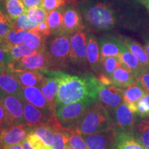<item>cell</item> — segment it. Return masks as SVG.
Returning a JSON list of instances; mask_svg holds the SVG:
<instances>
[{
  "label": "cell",
  "mask_w": 149,
  "mask_h": 149,
  "mask_svg": "<svg viewBox=\"0 0 149 149\" xmlns=\"http://www.w3.org/2000/svg\"><path fill=\"white\" fill-rule=\"evenodd\" d=\"M88 149H115L118 133L115 128L91 135H81Z\"/></svg>",
  "instance_id": "obj_10"
},
{
  "label": "cell",
  "mask_w": 149,
  "mask_h": 149,
  "mask_svg": "<svg viewBox=\"0 0 149 149\" xmlns=\"http://www.w3.org/2000/svg\"><path fill=\"white\" fill-rule=\"evenodd\" d=\"M98 43L101 59L109 57H118L125 46L120 38L113 35L100 37Z\"/></svg>",
  "instance_id": "obj_16"
},
{
  "label": "cell",
  "mask_w": 149,
  "mask_h": 149,
  "mask_svg": "<svg viewBox=\"0 0 149 149\" xmlns=\"http://www.w3.org/2000/svg\"><path fill=\"white\" fill-rule=\"evenodd\" d=\"M132 135L143 146L149 149V117L136 121Z\"/></svg>",
  "instance_id": "obj_26"
},
{
  "label": "cell",
  "mask_w": 149,
  "mask_h": 149,
  "mask_svg": "<svg viewBox=\"0 0 149 149\" xmlns=\"http://www.w3.org/2000/svg\"><path fill=\"white\" fill-rule=\"evenodd\" d=\"M22 146H23V149H35L32 145L30 144V142L28 141V139H25L23 142H22Z\"/></svg>",
  "instance_id": "obj_47"
},
{
  "label": "cell",
  "mask_w": 149,
  "mask_h": 149,
  "mask_svg": "<svg viewBox=\"0 0 149 149\" xmlns=\"http://www.w3.org/2000/svg\"><path fill=\"white\" fill-rule=\"evenodd\" d=\"M2 102L10 126L26 124L22 98L13 95H5Z\"/></svg>",
  "instance_id": "obj_11"
},
{
  "label": "cell",
  "mask_w": 149,
  "mask_h": 149,
  "mask_svg": "<svg viewBox=\"0 0 149 149\" xmlns=\"http://www.w3.org/2000/svg\"><path fill=\"white\" fill-rule=\"evenodd\" d=\"M6 17H8V16L6 15L5 14H3V13L1 11V8H0V19H3V18H6Z\"/></svg>",
  "instance_id": "obj_50"
},
{
  "label": "cell",
  "mask_w": 149,
  "mask_h": 149,
  "mask_svg": "<svg viewBox=\"0 0 149 149\" xmlns=\"http://www.w3.org/2000/svg\"><path fill=\"white\" fill-rule=\"evenodd\" d=\"M66 3V0H42V7L48 15L56 9L64 6Z\"/></svg>",
  "instance_id": "obj_40"
},
{
  "label": "cell",
  "mask_w": 149,
  "mask_h": 149,
  "mask_svg": "<svg viewBox=\"0 0 149 149\" xmlns=\"http://www.w3.org/2000/svg\"><path fill=\"white\" fill-rule=\"evenodd\" d=\"M4 69H5V68H3V67H2L1 65H0V72H1V71H3Z\"/></svg>",
  "instance_id": "obj_55"
},
{
  "label": "cell",
  "mask_w": 149,
  "mask_h": 149,
  "mask_svg": "<svg viewBox=\"0 0 149 149\" xmlns=\"http://www.w3.org/2000/svg\"><path fill=\"white\" fill-rule=\"evenodd\" d=\"M59 85L58 79L55 77L49 74H44V79L39 87L47 101L53 108H55V97L58 91Z\"/></svg>",
  "instance_id": "obj_22"
},
{
  "label": "cell",
  "mask_w": 149,
  "mask_h": 149,
  "mask_svg": "<svg viewBox=\"0 0 149 149\" xmlns=\"http://www.w3.org/2000/svg\"><path fill=\"white\" fill-rule=\"evenodd\" d=\"M4 149H23V146H22V144L13 145V146L7 147V148H6Z\"/></svg>",
  "instance_id": "obj_48"
},
{
  "label": "cell",
  "mask_w": 149,
  "mask_h": 149,
  "mask_svg": "<svg viewBox=\"0 0 149 149\" xmlns=\"http://www.w3.org/2000/svg\"><path fill=\"white\" fill-rule=\"evenodd\" d=\"M123 66L118 57H109L101 59V74L111 79L117 68Z\"/></svg>",
  "instance_id": "obj_31"
},
{
  "label": "cell",
  "mask_w": 149,
  "mask_h": 149,
  "mask_svg": "<svg viewBox=\"0 0 149 149\" xmlns=\"http://www.w3.org/2000/svg\"><path fill=\"white\" fill-rule=\"evenodd\" d=\"M0 1H3V0H0Z\"/></svg>",
  "instance_id": "obj_57"
},
{
  "label": "cell",
  "mask_w": 149,
  "mask_h": 149,
  "mask_svg": "<svg viewBox=\"0 0 149 149\" xmlns=\"http://www.w3.org/2000/svg\"><path fill=\"white\" fill-rule=\"evenodd\" d=\"M27 139L35 149H51V146H47L33 131L29 135Z\"/></svg>",
  "instance_id": "obj_42"
},
{
  "label": "cell",
  "mask_w": 149,
  "mask_h": 149,
  "mask_svg": "<svg viewBox=\"0 0 149 149\" xmlns=\"http://www.w3.org/2000/svg\"><path fill=\"white\" fill-rule=\"evenodd\" d=\"M93 105L94 104L88 102H77L61 105L56 107V118L63 128L70 129Z\"/></svg>",
  "instance_id": "obj_5"
},
{
  "label": "cell",
  "mask_w": 149,
  "mask_h": 149,
  "mask_svg": "<svg viewBox=\"0 0 149 149\" xmlns=\"http://www.w3.org/2000/svg\"><path fill=\"white\" fill-rule=\"evenodd\" d=\"M79 10L85 26L98 31L114 29L119 24V16L111 6L103 1L83 0Z\"/></svg>",
  "instance_id": "obj_2"
},
{
  "label": "cell",
  "mask_w": 149,
  "mask_h": 149,
  "mask_svg": "<svg viewBox=\"0 0 149 149\" xmlns=\"http://www.w3.org/2000/svg\"><path fill=\"white\" fill-rule=\"evenodd\" d=\"M13 29V22L8 17L0 19V42H3L8 33Z\"/></svg>",
  "instance_id": "obj_41"
},
{
  "label": "cell",
  "mask_w": 149,
  "mask_h": 149,
  "mask_svg": "<svg viewBox=\"0 0 149 149\" xmlns=\"http://www.w3.org/2000/svg\"><path fill=\"white\" fill-rule=\"evenodd\" d=\"M70 35L49 36L46 42L45 51L49 57L52 69L66 68L70 63Z\"/></svg>",
  "instance_id": "obj_4"
},
{
  "label": "cell",
  "mask_w": 149,
  "mask_h": 149,
  "mask_svg": "<svg viewBox=\"0 0 149 149\" xmlns=\"http://www.w3.org/2000/svg\"><path fill=\"white\" fill-rule=\"evenodd\" d=\"M109 111L113 119V128L117 133L132 135L137 121L135 117L136 113L130 111L124 102L114 109H109Z\"/></svg>",
  "instance_id": "obj_6"
},
{
  "label": "cell",
  "mask_w": 149,
  "mask_h": 149,
  "mask_svg": "<svg viewBox=\"0 0 149 149\" xmlns=\"http://www.w3.org/2000/svg\"><path fill=\"white\" fill-rule=\"evenodd\" d=\"M86 54L88 64L95 73L101 72V55L98 40L91 33L87 34Z\"/></svg>",
  "instance_id": "obj_18"
},
{
  "label": "cell",
  "mask_w": 149,
  "mask_h": 149,
  "mask_svg": "<svg viewBox=\"0 0 149 149\" xmlns=\"http://www.w3.org/2000/svg\"><path fill=\"white\" fill-rule=\"evenodd\" d=\"M13 73L22 86L40 87L44 74L42 70H12Z\"/></svg>",
  "instance_id": "obj_20"
},
{
  "label": "cell",
  "mask_w": 149,
  "mask_h": 149,
  "mask_svg": "<svg viewBox=\"0 0 149 149\" xmlns=\"http://www.w3.org/2000/svg\"><path fill=\"white\" fill-rule=\"evenodd\" d=\"M26 15L31 22L37 24L46 21L48 15L46 11L42 6H37L35 7V8L26 9Z\"/></svg>",
  "instance_id": "obj_37"
},
{
  "label": "cell",
  "mask_w": 149,
  "mask_h": 149,
  "mask_svg": "<svg viewBox=\"0 0 149 149\" xmlns=\"http://www.w3.org/2000/svg\"><path fill=\"white\" fill-rule=\"evenodd\" d=\"M112 84L121 88H125L137 81V77L125 66L117 68L111 78Z\"/></svg>",
  "instance_id": "obj_21"
},
{
  "label": "cell",
  "mask_w": 149,
  "mask_h": 149,
  "mask_svg": "<svg viewBox=\"0 0 149 149\" xmlns=\"http://www.w3.org/2000/svg\"><path fill=\"white\" fill-rule=\"evenodd\" d=\"M13 29L25 30V31H32L36 29L39 24L31 22L26 15L23 14L20 15L16 19L12 20Z\"/></svg>",
  "instance_id": "obj_36"
},
{
  "label": "cell",
  "mask_w": 149,
  "mask_h": 149,
  "mask_svg": "<svg viewBox=\"0 0 149 149\" xmlns=\"http://www.w3.org/2000/svg\"><path fill=\"white\" fill-rule=\"evenodd\" d=\"M118 57L123 66L133 72L137 77L141 71L144 69V66L141 64L137 57L126 48V46H124L122 53L120 54Z\"/></svg>",
  "instance_id": "obj_25"
},
{
  "label": "cell",
  "mask_w": 149,
  "mask_h": 149,
  "mask_svg": "<svg viewBox=\"0 0 149 149\" xmlns=\"http://www.w3.org/2000/svg\"><path fill=\"white\" fill-rule=\"evenodd\" d=\"M13 63L9 52V45L6 43L0 42V65L3 68H8Z\"/></svg>",
  "instance_id": "obj_38"
},
{
  "label": "cell",
  "mask_w": 149,
  "mask_h": 149,
  "mask_svg": "<svg viewBox=\"0 0 149 149\" xmlns=\"http://www.w3.org/2000/svg\"><path fill=\"white\" fill-rule=\"evenodd\" d=\"M112 128H114L113 122L109 109L98 102L89 108L70 130L79 135H91Z\"/></svg>",
  "instance_id": "obj_3"
},
{
  "label": "cell",
  "mask_w": 149,
  "mask_h": 149,
  "mask_svg": "<svg viewBox=\"0 0 149 149\" xmlns=\"http://www.w3.org/2000/svg\"><path fill=\"white\" fill-rule=\"evenodd\" d=\"M115 149H148L131 134L118 133Z\"/></svg>",
  "instance_id": "obj_29"
},
{
  "label": "cell",
  "mask_w": 149,
  "mask_h": 149,
  "mask_svg": "<svg viewBox=\"0 0 149 149\" xmlns=\"http://www.w3.org/2000/svg\"><path fill=\"white\" fill-rule=\"evenodd\" d=\"M35 32L40 33V34L44 35L46 37L51 36V33H50V29L48 28V26L46 22V20L44 22H41L38 24L36 29H33Z\"/></svg>",
  "instance_id": "obj_45"
},
{
  "label": "cell",
  "mask_w": 149,
  "mask_h": 149,
  "mask_svg": "<svg viewBox=\"0 0 149 149\" xmlns=\"http://www.w3.org/2000/svg\"><path fill=\"white\" fill-rule=\"evenodd\" d=\"M65 132L68 137V143L73 149H88L84 139L81 135L72 130L65 128Z\"/></svg>",
  "instance_id": "obj_35"
},
{
  "label": "cell",
  "mask_w": 149,
  "mask_h": 149,
  "mask_svg": "<svg viewBox=\"0 0 149 149\" xmlns=\"http://www.w3.org/2000/svg\"><path fill=\"white\" fill-rule=\"evenodd\" d=\"M136 114L140 118L149 117V93H146L139 101Z\"/></svg>",
  "instance_id": "obj_39"
},
{
  "label": "cell",
  "mask_w": 149,
  "mask_h": 149,
  "mask_svg": "<svg viewBox=\"0 0 149 149\" xmlns=\"http://www.w3.org/2000/svg\"><path fill=\"white\" fill-rule=\"evenodd\" d=\"M65 149H73V148H72V147L70 146V145H69V144H67V146H66V148H65Z\"/></svg>",
  "instance_id": "obj_53"
},
{
  "label": "cell",
  "mask_w": 149,
  "mask_h": 149,
  "mask_svg": "<svg viewBox=\"0 0 149 149\" xmlns=\"http://www.w3.org/2000/svg\"><path fill=\"white\" fill-rule=\"evenodd\" d=\"M66 1H67V3H72V2H74V1H75V0H66Z\"/></svg>",
  "instance_id": "obj_54"
},
{
  "label": "cell",
  "mask_w": 149,
  "mask_h": 149,
  "mask_svg": "<svg viewBox=\"0 0 149 149\" xmlns=\"http://www.w3.org/2000/svg\"><path fill=\"white\" fill-rule=\"evenodd\" d=\"M68 144V137L65 132L64 128L61 125L57 126L54 135L51 149H65Z\"/></svg>",
  "instance_id": "obj_33"
},
{
  "label": "cell",
  "mask_w": 149,
  "mask_h": 149,
  "mask_svg": "<svg viewBox=\"0 0 149 149\" xmlns=\"http://www.w3.org/2000/svg\"><path fill=\"white\" fill-rule=\"evenodd\" d=\"M137 80L146 93H149V68H144L138 76Z\"/></svg>",
  "instance_id": "obj_43"
},
{
  "label": "cell",
  "mask_w": 149,
  "mask_h": 149,
  "mask_svg": "<svg viewBox=\"0 0 149 149\" xmlns=\"http://www.w3.org/2000/svg\"><path fill=\"white\" fill-rule=\"evenodd\" d=\"M87 34L84 30L70 35V63L79 66L88 64L86 54Z\"/></svg>",
  "instance_id": "obj_9"
},
{
  "label": "cell",
  "mask_w": 149,
  "mask_h": 149,
  "mask_svg": "<svg viewBox=\"0 0 149 149\" xmlns=\"http://www.w3.org/2000/svg\"><path fill=\"white\" fill-rule=\"evenodd\" d=\"M10 126L6 113L4 107L2 102V100H0V128H2Z\"/></svg>",
  "instance_id": "obj_44"
},
{
  "label": "cell",
  "mask_w": 149,
  "mask_h": 149,
  "mask_svg": "<svg viewBox=\"0 0 149 149\" xmlns=\"http://www.w3.org/2000/svg\"><path fill=\"white\" fill-rule=\"evenodd\" d=\"M60 125L59 123L55 124H44L33 128V133L38 136L48 146H51L53 141L56 127Z\"/></svg>",
  "instance_id": "obj_28"
},
{
  "label": "cell",
  "mask_w": 149,
  "mask_h": 149,
  "mask_svg": "<svg viewBox=\"0 0 149 149\" xmlns=\"http://www.w3.org/2000/svg\"><path fill=\"white\" fill-rule=\"evenodd\" d=\"M8 68L11 70H51L52 67L47 53L46 51H43L22 57L14 61Z\"/></svg>",
  "instance_id": "obj_8"
},
{
  "label": "cell",
  "mask_w": 149,
  "mask_h": 149,
  "mask_svg": "<svg viewBox=\"0 0 149 149\" xmlns=\"http://www.w3.org/2000/svg\"><path fill=\"white\" fill-rule=\"evenodd\" d=\"M7 16L11 20H15L22 15L25 14L26 8L22 0H4Z\"/></svg>",
  "instance_id": "obj_30"
},
{
  "label": "cell",
  "mask_w": 149,
  "mask_h": 149,
  "mask_svg": "<svg viewBox=\"0 0 149 149\" xmlns=\"http://www.w3.org/2000/svg\"><path fill=\"white\" fill-rule=\"evenodd\" d=\"M47 37L35 32L34 30L28 31L24 37V43L32 49L43 52L45 51Z\"/></svg>",
  "instance_id": "obj_27"
},
{
  "label": "cell",
  "mask_w": 149,
  "mask_h": 149,
  "mask_svg": "<svg viewBox=\"0 0 149 149\" xmlns=\"http://www.w3.org/2000/svg\"><path fill=\"white\" fill-rule=\"evenodd\" d=\"M5 95L6 94H4V93H3V91L0 89V100H2V99L3 98V97L5 96Z\"/></svg>",
  "instance_id": "obj_52"
},
{
  "label": "cell",
  "mask_w": 149,
  "mask_h": 149,
  "mask_svg": "<svg viewBox=\"0 0 149 149\" xmlns=\"http://www.w3.org/2000/svg\"><path fill=\"white\" fill-rule=\"evenodd\" d=\"M124 88L113 84H104L100 81L98 88V102L107 109H114L123 103Z\"/></svg>",
  "instance_id": "obj_13"
},
{
  "label": "cell",
  "mask_w": 149,
  "mask_h": 149,
  "mask_svg": "<svg viewBox=\"0 0 149 149\" xmlns=\"http://www.w3.org/2000/svg\"><path fill=\"white\" fill-rule=\"evenodd\" d=\"M85 24L80 10L72 4L64 7L63 15V34L71 35L85 29Z\"/></svg>",
  "instance_id": "obj_15"
},
{
  "label": "cell",
  "mask_w": 149,
  "mask_h": 149,
  "mask_svg": "<svg viewBox=\"0 0 149 149\" xmlns=\"http://www.w3.org/2000/svg\"><path fill=\"white\" fill-rule=\"evenodd\" d=\"M64 7L56 9L48 14L46 22L50 29L51 36H60L63 34V15Z\"/></svg>",
  "instance_id": "obj_23"
},
{
  "label": "cell",
  "mask_w": 149,
  "mask_h": 149,
  "mask_svg": "<svg viewBox=\"0 0 149 149\" xmlns=\"http://www.w3.org/2000/svg\"><path fill=\"white\" fill-rule=\"evenodd\" d=\"M22 100L24 107V117L26 125L35 128L44 124H55L58 123L57 118L48 116L24 99L22 98Z\"/></svg>",
  "instance_id": "obj_14"
},
{
  "label": "cell",
  "mask_w": 149,
  "mask_h": 149,
  "mask_svg": "<svg viewBox=\"0 0 149 149\" xmlns=\"http://www.w3.org/2000/svg\"><path fill=\"white\" fill-rule=\"evenodd\" d=\"M26 8H32L37 6H42V0H22Z\"/></svg>",
  "instance_id": "obj_46"
},
{
  "label": "cell",
  "mask_w": 149,
  "mask_h": 149,
  "mask_svg": "<svg viewBox=\"0 0 149 149\" xmlns=\"http://www.w3.org/2000/svg\"><path fill=\"white\" fill-rule=\"evenodd\" d=\"M33 131V128L26 125H13L5 127L0 132V149L22 144Z\"/></svg>",
  "instance_id": "obj_7"
},
{
  "label": "cell",
  "mask_w": 149,
  "mask_h": 149,
  "mask_svg": "<svg viewBox=\"0 0 149 149\" xmlns=\"http://www.w3.org/2000/svg\"><path fill=\"white\" fill-rule=\"evenodd\" d=\"M1 128H0V132H1Z\"/></svg>",
  "instance_id": "obj_56"
},
{
  "label": "cell",
  "mask_w": 149,
  "mask_h": 149,
  "mask_svg": "<svg viewBox=\"0 0 149 149\" xmlns=\"http://www.w3.org/2000/svg\"><path fill=\"white\" fill-rule=\"evenodd\" d=\"M44 74L55 77L59 85L55 97V108L77 102L98 103L100 80L92 73L72 75L61 70H43Z\"/></svg>",
  "instance_id": "obj_1"
},
{
  "label": "cell",
  "mask_w": 149,
  "mask_h": 149,
  "mask_svg": "<svg viewBox=\"0 0 149 149\" xmlns=\"http://www.w3.org/2000/svg\"><path fill=\"white\" fill-rule=\"evenodd\" d=\"M9 52H10L13 62L22 59L25 56L33 55V54L38 53V51L36 50L29 48L24 43L18 44V45H9Z\"/></svg>",
  "instance_id": "obj_32"
},
{
  "label": "cell",
  "mask_w": 149,
  "mask_h": 149,
  "mask_svg": "<svg viewBox=\"0 0 149 149\" xmlns=\"http://www.w3.org/2000/svg\"><path fill=\"white\" fill-rule=\"evenodd\" d=\"M120 40L129 51L137 57L144 68H149V57L144 47L136 41L126 37H120Z\"/></svg>",
  "instance_id": "obj_24"
},
{
  "label": "cell",
  "mask_w": 149,
  "mask_h": 149,
  "mask_svg": "<svg viewBox=\"0 0 149 149\" xmlns=\"http://www.w3.org/2000/svg\"><path fill=\"white\" fill-rule=\"evenodd\" d=\"M0 89L6 95H13L22 97V86L10 68H5L0 72Z\"/></svg>",
  "instance_id": "obj_17"
},
{
  "label": "cell",
  "mask_w": 149,
  "mask_h": 149,
  "mask_svg": "<svg viewBox=\"0 0 149 149\" xmlns=\"http://www.w3.org/2000/svg\"><path fill=\"white\" fill-rule=\"evenodd\" d=\"M146 93V91L137 80V81L133 84L124 88L123 102L127 105L130 111L136 113L137 104Z\"/></svg>",
  "instance_id": "obj_19"
},
{
  "label": "cell",
  "mask_w": 149,
  "mask_h": 149,
  "mask_svg": "<svg viewBox=\"0 0 149 149\" xmlns=\"http://www.w3.org/2000/svg\"><path fill=\"white\" fill-rule=\"evenodd\" d=\"M144 49H145V51H146L147 55H148V57H149V42L147 43L146 45H145Z\"/></svg>",
  "instance_id": "obj_49"
},
{
  "label": "cell",
  "mask_w": 149,
  "mask_h": 149,
  "mask_svg": "<svg viewBox=\"0 0 149 149\" xmlns=\"http://www.w3.org/2000/svg\"><path fill=\"white\" fill-rule=\"evenodd\" d=\"M22 98L38 108L48 116L56 118L55 108H53L49 104L38 87L22 86Z\"/></svg>",
  "instance_id": "obj_12"
},
{
  "label": "cell",
  "mask_w": 149,
  "mask_h": 149,
  "mask_svg": "<svg viewBox=\"0 0 149 149\" xmlns=\"http://www.w3.org/2000/svg\"><path fill=\"white\" fill-rule=\"evenodd\" d=\"M28 31L12 29L5 37L3 42L10 46L18 45L24 43V37Z\"/></svg>",
  "instance_id": "obj_34"
},
{
  "label": "cell",
  "mask_w": 149,
  "mask_h": 149,
  "mask_svg": "<svg viewBox=\"0 0 149 149\" xmlns=\"http://www.w3.org/2000/svg\"><path fill=\"white\" fill-rule=\"evenodd\" d=\"M144 2L145 6H146L147 10H148L149 12V0H144Z\"/></svg>",
  "instance_id": "obj_51"
}]
</instances>
